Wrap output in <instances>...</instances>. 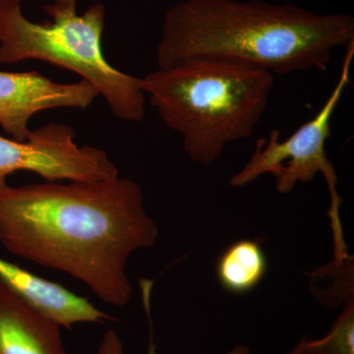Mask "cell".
Segmentation results:
<instances>
[{"instance_id":"cell-12","label":"cell","mask_w":354,"mask_h":354,"mask_svg":"<svg viewBox=\"0 0 354 354\" xmlns=\"http://www.w3.org/2000/svg\"><path fill=\"white\" fill-rule=\"evenodd\" d=\"M142 295H143L144 308L146 310L147 316H148L149 322H150L151 328V337L150 344H149L148 354H156V344H153V330H152V320H151V288H142ZM228 354H249V348L246 346H237L236 348L230 351Z\"/></svg>"},{"instance_id":"cell-2","label":"cell","mask_w":354,"mask_h":354,"mask_svg":"<svg viewBox=\"0 0 354 354\" xmlns=\"http://www.w3.org/2000/svg\"><path fill=\"white\" fill-rule=\"evenodd\" d=\"M354 41V19L263 0H183L165 12L158 68L189 59L225 60L286 74L326 70Z\"/></svg>"},{"instance_id":"cell-6","label":"cell","mask_w":354,"mask_h":354,"mask_svg":"<svg viewBox=\"0 0 354 354\" xmlns=\"http://www.w3.org/2000/svg\"><path fill=\"white\" fill-rule=\"evenodd\" d=\"M75 135L69 125L50 123L34 130L26 141L0 136V188L7 185V176L20 171L46 181L101 183L120 176L108 153L77 145Z\"/></svg>"},{"instance_id":"cell-15","label":"cell","mask_w":354,"mask_h":354,"mask_svg":"<svg viewBox=\"0 0 354 354\" xmlns=\"http://www.w3.org/2000/svg\"><path fill=\"white\" fill-rule=\"evenodd\" d=\"M148 281V279H143V281ZM142 283V281H140V283ZM151 283H153V281H151Z\"/></svg>"},{"instance_id":"cell-11","label":"cell","mask_w":354,"mask_h":354,"mask_svg":"<svg viewBox=\"0 0 354 354\" xmlns=\"http://www.w3.org/2000/svg\"><path fill=\"white\" fill-rule=\"evenodd\" d=\"M288 354H354L353 295L346 297V306L327 337L319 341L302 339Z\"/></svg>"},{"instance_id":"cell-3","label":"cell","mask_w":354,"mask_h":354,"mask_svg":"<svg viewBox=\"0 0 354 354\" xmlns=\"http://www.w3.org/2000/svg\"><path fill=\"white\" fill-rule=\"evenodd\" d=\"M274 83L267 70L206 58L140 78L160 120L183 136L184 151L201 165L216 162L228 144L253 134Z\"/></svg>"},{"instance_id":"cell-13","label":"cell","mask_w":354,"mask_h":354,"mask_svg":"<svg viewBox=\"0 0 354 354\" xmlns=\"http://www.w3.org/2000/svg\"><path fill=\"white\" fill-rule=\"evenodd\" d=\"M97 354H124L122 344L115 330H109L106 332Z\"/></svg>"},{"instance_id":"cell-9","label":"cell","mask_w":354,"mask_h":354,"mask_svg":"<svg viewBox=\"0 0 354 354\" xmlns=\"http://www.w3.org/2000/svg\"><path fill=\"white\" fill-rule=\"evenodd\" d=\"M0 281L44 315L68 329L78 323L113 320L91 304L87 298L79 297L64 286L39 278L2 258H0Z\"/></svg>"},{"instance_id":"cell-8","label":"cell","mask_w":354,"mask_h":354,"mask_svg":"<svg viewBox=\"0 0 354 354\" xmlns=\"http://www.w3.org/2000/svg\"><path fill=\"white\" fill-rule=\"evenodd\" d=\"M59 328L0 281V354H67Z\"/></svg>"},{"instance_id":"cell-5","label":"cell","mask_w":354,"mask_h":354,"mask_svg":"<svg viewBox=\"0 0 354 354\" xmlns=\"http://www.w3.org/2000/svg\"><path fill=\"white\" fill-rule=\"evenodd\" d=\"M353 57L354 41L346 46L339 81L320 111L312 120L298 127L288 139L281 140L279 130L272 129L268 138L258 140L255 152L250 160L230 180V185L241 187L263 174H270L276 177L277 191L288 194L298 183H311L317 174L321 172L330 191V205L328 215L334 235L335 263L348 260L351 256L348 254L339 218V206L344 200L337 192V176L334 165L326 153V143L330 135L333 114L349 84Z\"/></svg>"},{"instance_id":"cell-1","label":"cell","mask_w":354,"mask_h":354,"mask_svg":"<svg viewBox=\"0 0 354 354\" xmlns=\"http://www.w3.org/2000/svg\"><path fill=\"white\" fill-rule=\"evenodd\" d=\"M158 235L141 187L129 178L0 188V244L82 281L114 306L131 298L130 255L155 245Z\"/></svg>"},{"instance_id":"cell-14","label":"cell","mask_w":354,"mask_h":354,"mask_svg":"<svg viewBox=\"0 0 354 354\" xmlns=\"http://www.w3.org/2000/svg\"><path fill=\"white\" fill-rule=\"evenodd\" d=\"M76 4L77 0H53L51 6H44V10L48 14L75 12Z\"/></svg>"},{"instance_id":"cell-4","label":"cell","mask_w":354,"mask_h":354,"mask_svg":"<svg viewBox=\"0 0 354 354\" xmlns=\"http://www.w3.org/2000/svg\"><path fill=\"white\" fill-rule=\"evenodd\" d=\"M51 22L28 19L21 0L0 1V64L36 59L75 72L106 99L111 113L125 121L145 116L146 95L140 78L114 68L102 50L106 7L97 3L81 15L48 14Z\"/></svg>"},{"instance_id":"cell-7","label":"cell","mask_w":354,"mask_h":354,"mask_svg":"<svg viewBox=\"0 0 354 354\" xmlns=\"http://www.w3.org/2000/svg\"><path fill=\"white\" fill-rule=\"evenodd\" d=\"M100 95L86 80L57 83L37 71L0 72V127L16 141H26L35 114L48 109H86Z\"/></svg>"},{"instance_id":"cell-10","label":"cell","mask_w":354,"mask_h":354,"mask_svg":"<svg viewBox=\"0 0 354 354\" xmlns=\"http://www.w3.org/2000/svg\"><path fill=\"white\" fill-rule=\"evenodd\" d=\"M267 256L257 241H239L227 247L216 263V278L232 295L253 290L265 278Z\"/></svg>"}]
</instances>
